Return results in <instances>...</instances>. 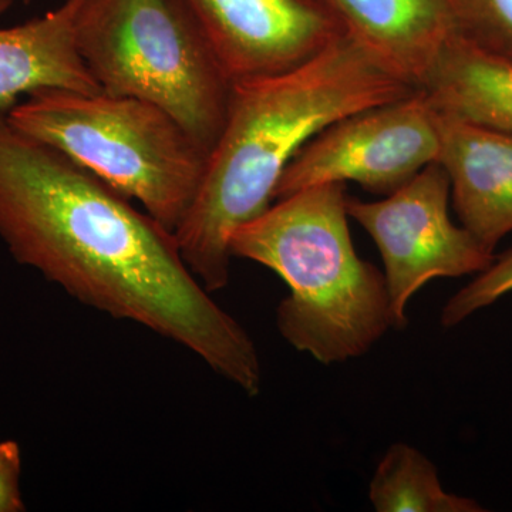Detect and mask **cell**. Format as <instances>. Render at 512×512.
<instances>
[{
    "label": "cell",
    "mask_w": 512,
    "mask_h": 512,
    "mask_svg": "<svg viewBox=\"0 0 512 512\" xmlns=\"http://www.w3.org/2000/svg\"><path fill=\"white\" fill-rule=\"evenodd\" d=\"M77 47L103 92L156 104L211 153L234 84L185 0H84Z\"/></svg>",
    "instance_id": "cell-5"
},
{
    "label": "cell",
    "mask_w": 512,
    "mask_h": 512,
    "mask_svg": "<svg viewBox=\"0 0 512 512\" xmlns=\"http://www.w3.org/2000/svg\"><path fill=\"white\" fill-rule=\"evenodd\" d=\"M13 0H0V15ZM84 0H64L46 15L0 29V116L40 90L101 92L77 47Z\"/></svg>",
    "instance_id": "cell-11"
},
{
    "label": "cell",
    "mask_w": 512,
    "mask_h": 512,
    "mask_svg": "<svg viewBox=\"0 0 512 512\" xmlns=\"http://www.w3.org/2000/svg\"><path fill=\"white\" fill-rule=\"evenodd\" d=\"M348 197L346 184L303 188L229 239L232 258L265 266L285 282L279 332L326 366L366 355L394 329L383 272L357 255L350 237Z\"/></svg>",
    "instance_id": "cell-3"
},
{
    "label": "cell",
    "mask_w": 512,
    "mask_h": 512,
    "mask_svg": "<svg viewBox=\"0 0 512 512\" xmlns=\"http://www.w3.org/2000/svg\"><path fill=\"white\" fill-rule=\"evenodd\" d=\"M343 28L389 69L423 89L461 36L458 0H325Z\"/></svg>",
    "instance_id": "cell-10"
},
{
    "label": "cell",
    "mask_w": 512,
    "mask_h": 512,
    "mask_svg": "<svg viewBox=\"0 0 512 512\" xmlns=\"http://www.w3.org/2000/svg\"><path fill=\"white\" fill-rule=\"evenodd\" d=\"M377 512H481L473 498L447 493L439 471L421 451L396 443L386 451L370 481Z\"/></svg>",
    "instance_id": "cell-13"
},
{
    "label": "cell",
    "mask_w": 512,
    "mask_h": 512,
    "mask_svg": "<svg viewBox=\"0 0 512 512\" xmlns=\"http://www.w3.org/2000/svg\"><path fill=\"white\" fill-rule=\"evenodd\" d=\"M23 3H25V5H29L30 2H32V0H22Z\"/></svg>",
    "instance_id": "cell-17"
},
{
    "label": "cell",
    "mask_w": 512,
    "mask_h": 512,
    "mask_svg": "<svg viewBox=\"0 0 512 512\" xmlns=\"http://www.w3.org/2000/svg\"><path fill=\"white\" fill-rule=\"evenodd\" d=\"M20 133L106 181L170 231L184 220L210 153L170 113L136 97L40 90L6 114Z\"/></svg>",
    "instance_id": "cell-4"
},
{
    "label": "cell",
    "mask_w": 512,
    "mask_h": 512,
    "mask_svg": "<svg viewBox=\"0 0 512 512\" xmlns=\"http://www.w3.org/2000/svg\"><path fill=\"white\" fill-rule=\"evenodd\" d=\"M461 36L512 59V0H458Z\"/></svg>",
    "instance_id": "cell-15"
},
{
    "label": "cell",
    "mask_w": 512,
    "mask_h": 512,
    "mask_svg": "<svg viewBox=\"0 0 512 512\" xmlns=\"http://www.w3.org/2000/svg\"><path fill=\"white\" fill-rule=\"evenodd\" d=\"M0 239L77 302L177 343L248 396L261 393L254 340L192 274L174 232L5 116Z\"/></svg>",
    "instance_id": "cell-1"
},
{
    "label": "cell",
    "mask_w": 512,
    "mask_h": 512,
    "mask_svg": "<svg viewBox=\"0 0 512 512\" xmlns=\"http://www.w3.org/2000/svg\"><path fill=\"white\" fill-rule=\"evenodd\" d=\"M421 90L441 114L512 134V59L508 57L458 36Z\"/></svg>",
    "instance_id": "cell-12"
},
{
    "label": "cell",
    "mask_w": 512,
    "mask_h": 512,
    "mask_svg": "<svg viewBox=\"0 0 512 512\" xmlns=\"http://www.w3.org/2000/svg\"><path fill=\"white\" fill-rule=\"evenodd\" d=\"M439 127L458 220L494 252L512 232V134L441 113Z\"/></svg>",
    "instance_id": "cell-9"
},
{
    "label": "cell",
    "mask_w": 512,
    "mask_h": 512,
    "mask_svg": "<svg viewBox=\"0 0 512 512\" xmlns=\"http://www.w3.org/2000/svg\"><path fill=\"white\" fill-rule=\"evenodd\" d=\"M512 292V248L495 256L487 269L451 296L441 312V325L454 328Z\"/></svg>",
    "instance_id": "cell-14"
},
{
    "label": "cell",
    "mask_w": 512,
    "mask_h": 512,
    "mask_svg": "<svg viewBox=\"0 0 512 512\" xmlns=\"http://www.w3.org/2000/svg\"><path fill=\"white\" fill-rule=\"evenodd\" d=\"M440 147L439 113L419 90L356 111L316 134L285 168L274 201L313 185L349 181L389 195L439 161Z\"/></svg>",
    "instance_id": "cell-7"
},
{
    "label": "cell",
    "mask_w": 512,
    "mask_h": 512,
    "mask_svg": "<svg viewBox=\"0 0 512 512\" xmlns=\"http://www.w3.org/2000/svg\"><path fill=\"white\" fill-rule=\"evenodd\" d=\"M416 92L346 30L289 72L235 83L200 191L174 231L205 289L227 288L231 235L271 207L285 168L306 143L349 114Z\"/></svg>",
    "instance_id": "cell-2"
},
{
    "label": "cell",
    "mask_w": 512,
    "mask_h": 512,
    "mask_svg": "<svg viewBox=\"0 0 512 512\" xmlns=\"http://www.w3.org/2000/svg\"><path fill=\"white\" fill-rule=\"evenodd\" d=\"M232 84L289 72L345 28L325 0H185Z\"/></svg>",
    "instance_id": "cell-8"
},
{
    "label": "cell",
    "mask_w": 512,
    "mask_h": 512,
    "mask_svg": "<svg viewBox=\"0 0 512 512\" xmlns=\"http://www.w3.org/2000/svg\"><path fill=\"white\" fill-rule=\"evenodd\" d=\"M22 451L13 440L0 443V512L25 511L22 490Z\"/></svg>",
    "instance_id": "cell-16"
},
{
    "label": "cell",
    "mask_w": 512,
    "mask_h": 512,
    "mask_svg": "<svg viewBox=\"0 0 512 512\" xmlns=\"http://www.w3.org/2000/svg\"><path fill=\"white\" fill-rule=\"evenodd\" d=\"M450 178L436 161L379 201L348 197L346 208L375 241L383 261L394 329L407 326L406 309L433 279L477 275L494 261L448 214Z\"/></svg>",
    "instance_id": "cell-6"
}]
</instances>
